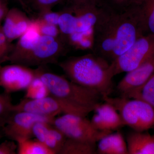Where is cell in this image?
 Returning a JSON list of instances; mask_svg holds the SVG:
<instances>
[{"mask_svg": "<svg viewBox=\"0 0 154 154\" xmlns=\"http://www.w3.org/2000/svg\"><path fill=\"white\" fill-rule=\"evenodd\" d=\"M33 21L41 35L56 38L60 36V32L57 26L48 24L38 19H34Z\"/></svg>", "mask_w": 154, "mask_h": 154, "instance_id": "484cf974", "label": "cell"}, {"mask_svg": "<svg viewBox=\"0 0 154 154\" xmlns=\"http://www.w3.org/2000/svg\"><path fill=\"white\" fill-rule=\"evenodd\" d=\"M140 6L145 27L154 34V0H144Z\"/></svg>", "mask_w": 154, "mask_h": 154, "instance_id": "7402d4cb", "label": "cell"}, {"mask_svg": "<svg viewBox=\"0 0 154 154\" xmlns=\"http://www.w3.org/2000/svg\"><path fill=\"white\" fill-rule=\"evenodd\" d=\"M96 143L67 138L58 154H95Z\"/></svg>", "mask_w": 154, "mask_h": 154, "instance_id": "e0dca14e", "label": "cell"}, {"mask_svg": "<svg viewBox=\"0 0 154 154\" xmlns=\"http://www.w3.org/2000/svg\"><path fill=\"white\" fill-rule=\"evenodd\" d=\"M36 76V69L19 64H0V87L7 94L25 91Z\"/></svg>", "mask_w": 154, "mask_h": 154, "instance_id": "8fae6325", "label": "cell"}, {"mask_svg": "<svg viewBox=\"0 0 154 154\" xmlns=\"http://www.w3.org/2000/svg\"><path fill=\"white\" fill-rule=\"evenodd\" d=\"M52 124L67 138L94 143L112 132L96 129L86 116L77 114H65L55 117Z\"/></svg>", "mask_w": 154, "mask_h": 154, "instance_id": "ba28073f", "label": "cell"}, {"mask_svg": "<svg viewBox=\"0 0 154 154\" xmlns=\"http://www.w3.org/2000/svg\"><path fill=\"white\" fill-rule=\"evenodd\" d=\"M109 5L114 8L122 10L124 0H109Z\"/></svg>", "mask_w": 154, "mask_h": 154, "instance_id": "4dcf8cb0", "label": "cell"}, {"mask_svg": "<svg viewBox=\"0 0 154 154\" xmlns=\"http://www.w3.org/2000/svg\"><path fill=\"white\" fill-rule=\"evenodd\" d=\"M45 66H38L36 74L47 87L50 95L92 112L100 104L102 96L99 93L48 71Z\"/></svg>", "mask_w": 154, "mask_h": 154, "instance_id": "3957f363", "label": "cell"}, {"mask_svg": "<svg viewBox=\"0 0 154 154\" xmlns=\"http://www.w3.org/2000/svg\"><path fill=\"white\" fill-rule=\"evenodd\" d=\"M14 47V44L8 41L0 25V64L8 61Z\"/></svg>", "mask_w": 154, "mask_h": 154, "instance_id": "d4e9b609", "label": "cell"}, {"mask_svg": "<svg viewBox=\"0 0 154 154\" xmlns=\"http://www.w3.org/2000/svg\"><path fill=\"white\" fill-rule=\"evenodd\" d=\"M69 80L99 93L102 98L113 91V63L92 53L71 57L58 63Z\"/></svg>", "mask_w": 154, "mask_h": 154, "instance_id": "7a4b0ae2", "label": "cell"}, {"mask_svg": "<svg viewBox=\"0 0 154 154\" xmlns=\"http://www.w3.org/2000/svg\"><path fill=\"white\" fill-rule=\"evenodd\" d=\"M17 143L12 140L0 143V154H17Z\"/></svg>", "mask_w": 154, "mask_h": 154, "instance_id": "f1b7e54d", "label": "cell"}, {"mask_svg": "<svg viewBox=\"0 0 154 154\" xmlns=\"http://www.w3.org/2000/svg\"><path fill=\"white\" fill-rule=\"evenodd\" d=\"M50 95L49 91L42 80L37 76L25 90L24 98L35 99H41Z\"/></svg>", "mask_w": 154, "mask_h": 154, "instance_id": "44dd1931", "label": "cell"}, {"mask_svg": "<svg viewBox=\"0 0 154 154\" xmlns=\"http://www.w3.org/2000/svg\"><path fill=\"white\" fill-rule=\"evenodd\" d=\"M96 152L99 154H128L126 140L119 131L110 133L98 142Z\"/></svg>", "mask_w": 154, "mask_h": 154, "instance_id": "2e32d148", "label": "cell"}, {"mask_svg": "<svg viewBox=\"0 0 154 154\" xmlns=\"http://www.w3.org/2000/svg\"><path fill=\"white\" fill-rule=\"evenodd\" d=\"M145 28L140 6L118 10L105 3L94 26L92 51L111 63L142 36Z\"/></svg>", "mask_w": 154, "mask_h": 154, "instance_id": "6da1fadb", "label": "cell"}, {"mask_svg": "<svg viewBox=\"0 0 154 154\" xmlns=\"http://www.w3.org/2000/svg\"><path fill=\"white\" fill-rule=\"evenodd\" d=\"M66 3L77 2H90L94 3L97 5H102L104 3L103 0H64Z\"/></svg>", "mask_w": 154, "mask_h": 154, "instance_id": "1f68e13d", "label": "cell"}, {"mask_svg": "<svg viewBox=\"0 0 154 154\" xmlns=\"http://www.w3.org/2000/svg\"><path fill=\"white\" fill-rule=\"evenodd\" d=\"M64 0H27V5L32 11L41 13L51 10L53 7Z\"/></svg>", "mask_w": 154, "mask_h": 154, "instance_id": "cb8c5ba5", "label": "cell"}, {"mask_svg": "<svg viewBox=\"0 0 154 154\" xmlns=\"http://www.w3.org/2000/svg\"><path fill=\"white\" fill-rule=\"evenodd\" d=\"M16 1L20 4L23 9L28 14H30L31 13L27 6V0H16Z\"/></svg>", "mask_w": 154, "mask_h": 154, "instance_id": "d6a6232c", "label": "cell"}, {"mask_svg": "<svg viewBox=\"0 0 154 154\" xmlns=\"http://www.w3.org/2000/svg\"><path fill=\"white\" fill-rule=\"evenodd\" d=\"M67 137L63 133L52 125L47 135L44 144L54 154H59Z\"/></svg>", "mask_w": 154, "mask_h": 154, "instance_id": "d6986e66", "label": "cell"}, {"mask_svg": "<svg viewBox=\"0 0 154 154\" xmlns=\"http://www.w3.org/2000/svg\"><path fill=\"white\" fill-rule=\"evenodd\" d=\"M52 123L47 122H37L32 129L33 137L44 144L45 138Z\"/></svg>", "mask_w": 154, "mask_h": 154, "instance_id": "4316f807", "label": "cell"}, {"mask_svg": "<svg viewBox=\"0 0 154 154\" xmlns=\"http://www.w3.org/2000/svg\"><path fill=\"white\" fill-rule=\"evenodd\" d=\"M128 98L142 100L154 108V74L141 88L131 94Z\"/></svg>", "mask_w": 154, "mask_h": 154, "instance_id": "ffe728a7", "label": "cell"}, {"mask_svg": "<svg viewBox=\"0 0 154 154\" xmlns=\"http://www.w3.org/2000/svg\"><path fill=\"white\" fill-rule=\"evenodd\" d=\"M93 111L95 113L91 121L96 129L113 132L125 126L118 111L108 102L100 103Z\"/></svg>", "mask_w": 154, "mask_h": 154, "instance_id": "4fadbf2b", "label": "cell"}, {"mask_svg": "<svg viewBox=\"0 0 154 154\" xmlns=\"http://www.w3.org/2000/svg\"><path fill=\"white\" fill-rule=\"evenodd\" d=\"M104 4L66 3V6L60 11L58 27L61 38L65 42L66 38L72 34L85 33L93 30Z\"/></svg>", "mask_w": 154, "mask_h": 154, "instance_id": "277c9868", "label": "cell"}, {"mask_svg": "<svg viewBox=\"0 0 154 154\" xmlns=\"http://www.w3.org/2000/svg\"><path fill=\"white\" fill-rule=\"evenodd\" d=\"M55 118L27 111H13L2 129L6 136L17 142L33 138L32 129L34 124L37 122H47L52 123Z\"/></svg>", "mask_w": 154, "mask_h": 154, "instance_id": "30bf717a", "label": "cell"}, {"mask_svg": "<svg viewBox=\"0 0 154 154\" xmlns=\"http://www.w3.org/2000/svg\"><path fill=\"white\" fill-rule=\"evenodd\" d=\"M154 57L153 36H141L112 63L114 75L130 71Z\"/></svg>", "mask_w": 154, "mask_h": 154, "instance_id": "9c48e42d", "label": "cell"}, {"mask_svg": "<svg viewBox=\"0 0 154 154\" xmlns=\"http://www.w3.org/2000/svg\"><path fill=\"white\" fill-rule=\"evenodd\" d=\"M14 104L10 94H0V128L5 126L8 119L13 112Z\"/></svg>", "mask_w": 154, "mask_h": 154, "instance_id": "603a6c76", "label": "cell"}, {"mask_svg": "<svg viewBox=\"0 0 154 154\" xmlns=\"http://www.w3.org/2000/svg\"><path fill=\"white\" fill-rule=\"evenodd\" d=\"M3 134H3L2 130V128H0V140H1V139L2 138V135Z\"/></svg>", "mask_w": 154, "mask_h": 154, "instance_id": "836d02e7", "label": "cell"}, {"mask_svg": "<svg viewBox=\"0 0 154 154\" xmlns=\"http://www.w3.org/2000/svg\"><path fill=\"white\" fill-rule=\"evenodd\" d=\"M70 49L60 38L41 35L36 44L16 62L25 66H45L58 63V60Z\"/></svg>", "mask_w": 154, "mask_h": 154, "instance_id": "8992f818", "label": "cell"}, {"mask_svg": "<svg viewBox=\"0 0 154 154\" xmlns=\"http://www.w3.org/2000/svg\"><path fill=\"white\" fill-rule=\"evenodd\" d=\"M17 154H54L44 144L36 140L27 139L17 142Z\"/></svg>", "mask_w": 154, "mask_h": 154, "instance_id": "ac0fdd59", "label": "cell"}, {"mask_svg": "<svg viewBox=\"0 0 154 154\" xmlns=\"http://www.w3.org/2000/svg\"><path fill=\"white\" fill-rule=\"evenodd\" d=\"M60 15V12H54L52 11H50L42 14H38V17L36 19L48 24L58 26Z\"/></svg>", "mask_w": 154, "mask_h": 154, "instance_id": "83f0119b", "label": "cell"}, {"mask_svg": "<svg viewBox=\"0 0 154 154\" xmlns=\"http://www.w3.org/2000/svg\"><path fill=\"white\" fill-rule=\"evenodd\" d=\"M144 0H124L122 10L133 6H139L141 5Z\"/></svg>", "mask_w": 154, "mask_h": 154, "instance_id": "f546056e", "label": "cell"}, {"mask_svg": "<svg viewBox=\"0 0 154 154\" xmlns=\"http://www.w3.org/2000/svg\"><path fill=\"white\" fill-rule=\"evenodd\" d=\"M33 20L24 12L13 8L9 10L2 26L3 32L10 42L19 38L30 28Z\"/></svg>", "mask_w": 154, "mask_h": 154, "instance_id": "5bb4252c", "label": "cell"}, {"mask_svg": "<svg viewBox=\"0 0 154 154\" xmlns=\"http://www.w3.org/2000/svg\"><path fill=\"white\" fill-rule=\"evenodd\" d=\"M102 100L114 106L125 125L144 132L154 127V108L140 99L104 96Z\"/></svg>", "mask_w": 154, "mask_h": 154, "instance_id": "5b68a950", "label": "cell"}, {"mask_svg": "<svg viewBox=\"0 0 154 154\" xmlns=\"http://www.w3.org/2000/svg\"><path fill=\"white\" fill-rule=\"evenodd\" d=\"M154 74V57L127 72L116 87L120 97L128 98L131 94L141 88Z\"/></svg>", "mask_w": 154, "mask_h": 154, "instance_id": "7c38bea8", "label": "cell"}, {"mask_svg": "<svg viewBox=\"0 0 154 154\" xmlns=\"http://www.w3.org/2000/svg\"><path fill=\"white\" fill-rule=\"evenodd\" d=\"M13 110L27 111L51 117H56L60 114H75L86 116L92 112L71 105L51 95L39 99L24 98L18 104L14 105Z\"/></svg>", "mask_w": 154, "mask_h": 154, "instance_id": "52a82bcc", "label": "cell"}, {"mask_svg": "<svg viewBox=\"0 0 154 154\" xmlns=\"http://www.w3.org/2000/svg\"><path fill=\"white\" fill-rule=\"evenodd\" d=\"M128 154H154V135L133 130L127 134Z\"/></svg>", "mask_w": 154, "mask_h": 154, "instance_id": "9a60e30c", "label": "cell"}]
</instances>
